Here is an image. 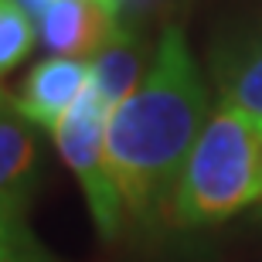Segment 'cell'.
Returning a JSON list of instances; mask_svg holds the SVG:
<instances>
[{
  "label": "cell",
  "instance_id": "6da1fadb",
  "mask_svg": "<svg viewBox=\"0 0 262 262\" xmlns=\"http://www.w3.org/2000/svg\"><path fill=\"white\" fill-rule=\"evenodd\" d=\"M208 89L181 28L160 34L143 82L109 113L106 154L126 218L170 214L184 164L208 123Z\"/></svg>",
  "mask_w": 262,
  "mask_h": 262
},
{
  "label": "cell",
  "instance_id": "7a4b0ae2",
  "mask_svg": "<svg viewBox=\"0 0 262 262\" xmlns=\"http://www.w3.org/2000/svg\"><path fill=\"white\" fill-rule=\"evenodd\" d=\"M262 201V116L222 102L214 109L174 191L170 222L208 228Z\"/></svg>",
  "mask_w": 262,
  "mask_h": 262
},
{
  "label": "cell",
  "instance_id": "3957f363",
  "mask_svg": "<svg viewBox=\"0 0 262 262\" xmlns=\"http://www.w3.org/2000/svg\"><path fill=\"white\" fill-rule=\"evenodd\" d=\"M109 113L113 109L96 96V89L85 85L82 96L72 102V109L51 126V136H55L61 160L68 164V170L75 174L78 187L85 194L96 232L102 238H116L126 211H123V198L116 191V181L109 170V154H106Z\"/></svg>",
  "mask_w": 262,
  "mask_h": 262
},
{
  "label": "cell",
  "instance_id": "277c9868",
  "mask_svg": "<svg viewBox=\"0 0 262 262\" xmlns=\"http://www.w3.org/2000/svg\"><path fill=\"white\" fill-rule=\"evenodd\" d=\"M119 0H55L38 17L41 45L58 58H96L116 34Z\"/></svg>",
  "mask_w": 262,
  "mask_h": 262
},
{
  "label": "cell",
  "instance_id": "5b68a950",
  "mask_svg": "<svg viewBox=\"0 0 262 262\" xmlns=\"http://www.w3.org/2000/svg\"><path fill=\"white\" fill-rule=\"evenodd\" d=\"M89 85V65L82 58H45L31 68L28 82L17 99V116L38 126H55L65 116L72 102Z\"/></svg>",
  "mask_w": 262,
  "mask_h": 262
},
{
  "label": "cell",
  "instance_id": "8992f818",
  "mask_svg": "<svg viewBox=\"0 0 262 262\" xmlns=\"http://www.w3.org/2000/svg\"><path fill=\"white\" fill-rule=\"evenodd\" d=\"M140 38L133 31L119 28L113 38L106 41V48L99 51L92 65H89V85L96 89V96L106 102L109 109H116L123 99L133 92L143 78H140Z\"/></svg>",
  "mask_w": 262,
  "mask_h": 262
},
{
  "label": "cell",
  "instance_id": "52a82bcc",
  "mask_svg": "<svg viewBox=\"0 0 262 262\" xmlns=\"http://www.w3.org/2000/svg\"><path fill=\"white\" fill-rule=\"evenodd\" d=\"M38 140L17 113L0 116V201H28L38 184Z\"/></svg>",
  "mask_w": 262,
  "mask_h": 262
},
{
  "label": "cell",
  "instance_id": "ba28073f",
  "mask_svg": "<svg viewBox=\"0 0 262 262\" xmlns=\"http://www.w3.org/2000/svg\"><path fill=\"white\" fill-rule=\"evenodd\" d=\"M0 262H58L28 222V201H0Z\"/></svg>",
  "mask_w": 262,
  "mask_h": 262
},
{
  "label": "cell",
  "instance_id": "9c48e42d",
  "mask_svg": "<svg viewBox=\"0 0 262 262\" xmlns=\"http://www.w3.org/2000/svg\"><path fill=\"white\" fill-rule=\"evenodd\" d=\"M225 102L262 116V34L252 38L225 68Z\"/></svg>",
  "mask_w": 262,
  "mask_h": 262
},
{
  "label": "cell",
  "instance_id": "30bf717a",
  "mask_svg": "<svg viewBox=\"0 0 262 262\" xmlns=\"http://www.w3.org/2000/svg\"><path fill=\"white\" fill-rule=\"evenodd\" d=\"M34 31H38V20L17 0H0V75H7L10 68H17L28 58Z\"/></svg>",
  "mask_w": 262,
  "mask_h": 262
},
{
  "label": "cell",
  "instance_id": "8fae6325",
  "mask_svg": "<svg viewBox=\"0 0 262 262\" xmlns=\"http://www.w3.org/2000/svg\"><path fill=\"white\" fill-rule=\"evenodd\" d=\"M17 4H20V7H24V10H28V14H31V17H34V20H38L41 14H45V10H48L51 4H55V0H17Z\"/></svg>",
  "mask_w": 262,
  "mask_h": 262
},
{
  "label": "cell",
  "instance_id": "7c38bea8",
  "mask_svg": "<svg viewBox=\"0 0 262 262\" xmlns=\"http://www.w3.org/2000/svg\"><path fill=\"white\" fill-rule=\"evenodd\" d=\"M10 113H17V109L10 106V99H7V92L0 89V116H10Z\"/></svg>",
  "mask_w": 262,
  "mask_h": 262
}]
</instances>
